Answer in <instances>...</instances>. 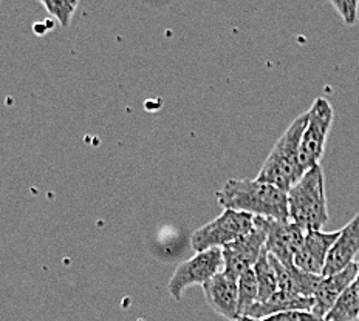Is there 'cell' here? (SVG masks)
<instances>
[{
	"mask_svg": "<svg viewBox=\"0 0 359 321\" xmlns=\"http://www.w3.org/2000/svg\"><path fill=\"white\" fill-rule=\"evenodd\" d=\"M223 211L245 212L260 218L288 221V197L271 184L257 179H229L215 193Z\"/></svg>",
	"mask_w": 359,
	"mask_h": 321,
	"instance_id": "1",
	"label": "cell"
},
{
	"mask_svg": "<svg viewBox=\"0 0 359 321\" xmlns=\"http://www.w3.org/2000/svg\"><path fill=\"white\" fill-rule=\"evenodd\" d=\"M306 122H309V111L297 116L290 124L265 159L256 178L257 181L271 184L288 193V190L305 175L299 164V148H301Z\"/></svg>",
	"mask_w": 359,
	"mask_h": 321,
	"instance_id": "2",
	"label": "cell"
},
{
	"mask_svg": "<svg viewBox=\"0 0 359 321\" xmlns=\"http://www.w3.org/2000/svg\"><path fill=\"white\" fill-rule=\"evenodd\" d=\"M288 197L290 221L305 232L323 230L328 221L325 181L323 166L305 171V175L291 187Z\"/></svg>",
	"mask_w": 359,
	"mask_h": 321,
	"instance_id": "3",
	"label": "cell"
},
{
	"mask_svg": "<svg viewBox=\"0 0 359 321\" xmlns=\"http://www.w3.org/2000/svg\"><path fill=\"white\" fill-rule=\"evenodd\" d=\"M256 216L245 212L223 211L215 220L197 229L191 236V245L197 253L223 249L254 229Z\"/></svg>",
	"mask_w": 359,
	"mask_h": 321,
	"instance_id": "4",
	"label": "cell"
},
{
	"mask_svg": "<svg viewBox=\"0 0 359 321\" xmlns=\"http://www.w3.org/2000/svg\"><path fill=\"white\" fill-rule=\"evenodd\" d=\"M333 117V107L325 98H318L313 102L309 110V122H306L301 141V148H299V164L304 173L320 164L319 161L323 159Z\"/></svg>",
	"mask_w": 359,
	"mask_h": 321,
	"instance_id": "5",
	"label": "cell"
},
{
	"mask_svg": "<svg viewBox=\"0 0 359 321\" xmlns=\"http://www.w3.org/2000/svg\"><path fill=\"white\" fill-rule=\"evenodd\" d=\"M266 244L265 218L256 216L254 229L248 235L238 238L237 241L222 249L223 272L238 281L243 273L252 271L259 261Z\"/></svg>",
	"mask_w": 359,
	"mask_h": 321,
	"instance_id": "6",
	"label": "cell"
},
{
	"mask_svg": "<svg viewBox=\"0 0 359 321\" xmlns=\"http://www.w3.org/2000/svg\"><path fill=\"white\" fill-rule=\"evenodd\" d=\"M223 272L222 249H211L196 253L192 258L180 264L169 280V294L174 300H182L183 292L191 286H203L215 275Z\"/></svg>",
	"mask_w": 359,
	"mask_h": 321,
	"instance_id": "7",
	"label": "cell"
},
{
	"mask_svg": "<svg viewBox=\"0 0 359 321\" xmlns=\"http://www.w3.org/2000/svg\"><path fill=\"white\" fill-rule=\"evenodd\" d=\"M266 227V244L265 249L269 255L279 259L282 264L293 266L294 258L301 250L305 230L301 229L293 221H276L265 218Z\"/></svg>",
	"mask_w": 359,
	"mask_h": 321,
	"instance_id": "8",
	"label": "cell"
},
{
	"mask_svg": "<svg viewBox=\"0 0 359 321\" xmlns=\"http://www.w3.org/2000/svg\"><path fill=\"white\" fill-rule=\"evenodd\" d=\"M338 236L339 230L338 232H324V230L306 232L302 248L294 258V266L305 272L323 277L328 253H330Z\"/></svg>",
	"mask_w": 359,
	"mask_h": 321,
	"instance_id": "9",
	"label": "cell"
},
{
	"mask_svg": "<svg viewBox=\"0 0 359 321\" xmlns=\"http://www.w3.org/2000/svg\"><path fill=\"white\" fill-rule=\"evenodd\" d=\"M203 292L208 304L214 312L229 321H237L238 315V286L237 280L220 272L212 280L203 285Z\"/></svg>",
	"mask_w": 359,
	"mask_h": 321,
	"instance_id": "10",
	"label": "cell"
},
{
	"mask_svg": "<svg viewBox=\"0 0 359 321\" xmlns=\"http://www.w3.org/2000/svg\"><path fill=\"white\" fill-rule=\"evenodd\" d=\"M358 273V263L350 264L344 271L328 275V277H320L318 287L314 290V308L313 313L320 318H325L328 312L333 309L339 297L346 292V289L355 281Z\"/></svg>",
	"mask_w": 359,
	"mask_h": 321,
	"instance_id": "11",
	"label": "cell"
},
{
	"mask_svg": "<svg viewBox=\"0 0 359 321\" xmlns=\"http://www.w3.org/2000/svg\"><path fill=\"white\" fill-rule=\"evenodd\" d=\"M359 255V212L346 227L339 230V236L328 253L323 277L338 273L350 264L356 263Z\"/></svg>",
	"mask_w": 359,
	"mask_h": 321,
	"instance_id": "12",
	"label": "cell"
},
{
	"mask_svg": "<svg viewBox=\"0 0 359 321\" xmlns=\"http://www.w3.org/2000/svg\"><path fill=\"white\" fill-rule=\"evenodd\" d=\"M269 259H271L276 275H278L280 292L297 295V297H309V298L314 297V290L318 287L320 277L305 272L302 269L296 267L294 264L293 266L282 264L280 261L276 259L273 255H269Z\"/></svg>",
	"mask_w": 359,
	"mask_h": 321,
	"instance_id": "13",
	"label": "cell"
},
{
	"mask_svg": "<svg viewBox=\"0 0 359 321\" xmlns=\"http://www.w3.org/2000/svg\"><path fill=\"white\" fill-rule=\"evenodd\" d=\"M313 308H314V298L290 295L278 290V292L269 298V300L254 304L246 317L259 320V318L276 315V313H280V312H291V311L311 312Z\"/></svg>",
	"mask_w": 359,
	"mask_h": 321,
	"instance_id": "14",
	"label": "cell"
},
{
	"mask_svg": "<svg viewBox=\"0 0 359 321\" xmlns=\"http://www.w3.org/2000/svg\"><path fill=\"white\" fill-rule=\"evenodd\" d=\"M252 271H254V275H256L257 286H259L257 303H264L269 300V298L279 290L278 275H276V271L271 264V259H269V253L266 249L262 252V255Z\"/></svg>",
	"mask_w": 359,
	"mask_h": 321,
	"instance_id": "15",
	"label": "cell"
},
{
	"mask_svg": "<svg viewBox=\"0 0 359 321\" xmlns=\"http://www.w3.org/2000/svg\"><path fill=\"white\" fill-rule=\"evenodd\" d=\"M238 286V315L246 317L254 304L259 300V286L254 271L243 273L237 281Z\"/></svg>",
	"mask_w": 359,
	"mask_h": 321,
	"instance_id": "16",
	"label": "cell"
},
{
	"mask_svg": "<svg viewBox=\"0 0 359 321\" xmlns=\"http://www.w3.org/2000/svg\"><path fill=\"white\" fill-rule=\"evenodd\" d=\"M41 3L62 27L70 25L73 14L78 8V2H70V0H42Z\"/></svg>",
	"mask_w": 359,
	"mask_h": 321,
	"instance_id": "17",
	"label": "cell"
},
{
	"mask_svg": "<svg viewBox=\"0 0 359 321\" xmlns=\"http://www.w3.org/2000/svg\"><path fill=\"white\" fill-rule=\"evenodd\" d=\"M237 321H327V320L314 315L313 312L291 311V312H280V313H276V315L266 317V318H259V320L242 317V318H238Z\"/></svg>",
	"mask_w": 359,
	"mask_h": 321,
	"instance_id": "18",
	"label": "cell"
},
{
	"mask_svg": "<svg viewBox=\"0 0 359 321\" xmlns=\"http://www.w3.org/2000/svg\"><path fill=\"white\" fill-rule=\"evenodd\" d=\"M332 6L339 14L344 24L347 27H353L358 22V0H332Z\"/></svg>",
	"mask_w": 359,
	"mask_h": 321,
	"instance_id": "19",
	"label": "cell"
},
{
	"mask_svg": "<svg viewBox=\"0 0 359 321\" xmlns=\"http://www.w3.org/2000/svg\"><path fill=\"white\" fill-rule=\"evenodd\" d=\"M351 286H353L356 295L359 297V261H358V273H356V278H355L353 283H351Z\"/></svg>",
	"mask_w": 359,
	"mask_h": 321,
	"instance_id": "20",
	"label": "cell"
}]
</instances>
